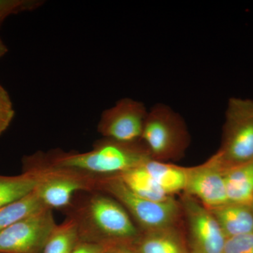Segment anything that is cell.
Wrapping results in <instances>:
<instances>
[{
	"label": "cell",
	"instance_id": "obj_1",
	"mask_svg": "<svg viewBox=\"0 0 253 253\" xmlns=\"http://www.w3.org/2000/svg\"><path fill=\"white\" fill-rule=\"evenodd\" d=\"M41 164L56 169H69L96 176L119 175L144 164L151 156L142 141L123 143L106 139L84 153L54 151L36 154Z\"/></svg>",
	"mask_w": 253,
	"mask_h": 253
},
{
	"label": "cell",
	"instance_id": "obj_2",
	"mask_svg": "<svg viewBox=\"0 0 253 253\" xmlns=\"http://www.w3.org/2000/svg\"><path fill=\"white\" fill-rule=\"evenodd\" d=\"M72 217L77 221L80 241L134 243L141 233L122 205L104 193L93 194Z\"/></svg>",
	"mask_w": 253,
	"mask_h": 253
},
{
	"label": "cell",
	"instance_id": "obj_3",
	"mask_svg": "<svg viewBox=\"0 0 253 253\" xmlns=\"http://www.w3.org/2000/svg\"><path fill=\"white\" fill-rule=\"evenodd\" d=\"M120 203L141 228V231L176 226L182 214L180 202L174 198L154 202L136 194L118 176H98L96 189Z\"/></svg>",
	"mask_w": 253,
	"mask_h": 253
},
{
	"label": "cell",
	"instance_id": "obj_4",
	"mask_svg": "<svg viewBox=\"0 0 253 253\" xmlns=\"http://www.w3.org/2000/svg\"><path fill=\"white\" fill-rule=\"evenodd\" d=\"M185 121L164 104L154 105L148 113L141 141L151 159L166 162L179 159L190 144Z\"/></svg>",
	"mask_w": 253,
	"mask_h": 253
},
{
	"label": "cell",
	"instance_id": "obj_5",
	"mask_svg": "<svg viewBox=\"0 0 253 253\" xmlns=\"http://www.w3.org/2000/svg\"><path fill=\"white\" fill-rule=\"evenodd\" d=\"M216 154L224 169L253 161V99H229L222 141Z\"/></svg>",
	"mask_w": 253,
	"mask_h": 253
},
{
	"label": "cell",
	"instance_id": "obj_6",
	"mask_svg": "<svg viewBox=\"0 0 253 253\" xmlns=\"http://www.w3.org/2000/svg\"><path fill=\"white\" fill-rule=\"evenodd\" d=\"M57 225L49 208L23 218L0 232V253H42Z\"/></svg>",
	"mask_w": 253,
	"mask_h": 253
},
{
	"label": "cell",
	"instance_id": "obj_7",
	"mask_svg": "<svg viewBox=\"0 0 253 253\" xmlns=\"http://www.w3.org/2000/svg\"><path fill=\"white\" fill-rule=\"evenodd\" d=\"M148 113L141 101L123 98L102 113L98 131L106 139L119 142L140 141Z\"/></svg>",
	"mask_w": 253,
	"mask_h": 253
},
{
	"label": "cell",
	"instance_id": "obj_8",
	"mask_svg": "<svg viewBox=\"0 0 253 253\" xmlns=\"http://www.w3.org/2000/svg\"><path fill=\"white\" fill-rule=\"evenodd\" d=\"M180 204L187 221L190 253H224L226 238L211 211L185 194Z\"/></svg>",
	"mask_w": 253,
	"mask_h": 253
},
{
	"label": "cell",
	"instance_id": "obj_9",
	"mask_svg": "<svg viewBox=\"0 0 253 253\" xmlns=\"http://www.w3.org/2000/svg\"><path fill=\"white\" fill-rule=\"evenodd\" d=\"M49 173L38 187L36 191L43 205L49 209H61L68 207L73 195L79 191H95L96 176L69 169L47 167Z\"/></svg>",
	"mask_w": 253,
	"mask_h": 253
},
{
	"label": "cell",
	"instance_id": "obj_10",
	"mask_svg": "<svg viewBox=\"0 0 253 253\" xmlns=\"http://www.w3.org/2000/svg\"><path fill=\"white\" fill-rule=\"evenodd\" d=\"M184 194L199 201L208 209L229 203L226 194L224 168L214 154L206 162L189 168Z\"/></svg>",
	"mask_w": 253,
	"mask_h": 253
},
{
	"label": "cell",
	"instance_id": "obj_11",
	"mask_svg": "<svg viewBox=\"0 0 253 253\" xmlns=\"http://www.w3.org/2000/svg\"><path fill=\"white\" fill-rule=\"evenodd\" d=\"M23 166L24 172L19 175H0V209L31 194L49 173L47 168L27 157Z\"/></svg>",
	"mask_w": 253,
	"mask_h": 253
},
{
	"label": "cell",
	"instance_id": "obj_12",
	"mask_svg": "<svg viewBox=\"0 0 253 253\" xmlns=\"http://www.w3.org/2000/svg\"><path fill=\"white\" fill-rule=\"evenodd\" d=\"M134 244L138 253H190L176 226L141 231Z\"/></svg>",
	"mask_w": 253,
	"mask_h": 253
},
{
	"label": "cell",
	"instance_id": "obj_13",
	"mask_svg": "<svg viewBox=\"0 0 253 253\" xmlns=\"http://www.w3.org/2000/svg\"><path fill=\"white\" fill-rule=\"evenodd\" d=\"M227 238L253 233V212L251 206L227 203L208 209Z\"/></svg>",
	"mask_w": 253,
	"mask_h": 253
},
{
	"label": "cell",
	"instance_id": "obj_14",
	"mask_svg": "<svg viewBox=\"0 0 253 253\" xmlns=\"http://www.w3.org/2000/svg\"><path fill=\"white\" fill-rule=\"evenodd\" d=\"M159 187L169 196L184 192L187 183L189 168L181 167L149 159L142 165Z\"/></svg>",
	"mask_w": 253,
	"mask_h": 253
},
{
	"label": "cell",
	"instance_id": "obj_15",
	"mask_svg": "<svg viewBox=\"0 0 253 253\" xmlns=\"http://www.w3.org/2000/svg\"><path fill=\"white\" fill-rule=\"evenodd\" d=\"M229 203L251 206L253 201V161L224 169Z\"/></svg>",
	"mask_w": 253,
	"mask_h": 253
},
{
	"label": "cell",
	"instance_id": "obj_16",
	"mask_svg": "<svg viewBox=\"0 0 253 253\" xmlns=\"http://www.w3.org/2000/svg\"><path fill=\"white\" fill-rule=\"evenodd\" d=\"M118 176L136 194L154 202H165L172 199L156 184L142 165Z\"/></svg>",
	"mask_w": 253,
	"mask_h": 253
},
{
	"label": "cell",
	"instance_id": "obj_17",
	"mask_svg": "<svg viewBox=\"0 0 253 253\" xmlns=\"http://www.w3.org/2000/svg\"><path fill=\"white\" fill-rule=\"evenodd\" d=\"M46 208L37 193L36 189L22 199L0 209V232L16 221Z\"/></svg>",
	"mask_w": 253,
	"mask_h": 253
},
{
	"label": "cell",
	"instance_id": "obj_18",
	"mask_svg": "<svg viewBox=\"0 0 253 253\" xmlns=\"http://www.w3.org/2000/svg\"><path fill=\"white\" fill-rule=\"evenodd\" d=\"M79 241L77 221L71 217L56 226L42 253H72Z\"/></svg>",
	"mask_w": 253,
	"mask_h": 253
},
{
	"label": "cell",
	"instance_id": "obj_19",
	"mask_svg": "<svg viewBox=\"0 0 253 253\" xmlns=\"http://www.w3.org/2000/svg\"><path fill=\"white\" fill-rule=\"evenodd\" d=\"M15 111L9 93L0 84V136L9 128Z\"/></svg>",
	"mask_w": 253,
	"mask_h": 253
},
{
	"label": "cell",
	"instance_id": "obj_20",
	"mask_svg": "<svg viewBox=\"0 0 253 253\" xmlns=\"http://www.w3.org/2000/svg\"><path fill=\"white\" fill-rule=\"evenodd\" d=\"M39 5L38 1L24 0H0V26L11 14L33 9Z\"/></svg>",
	"mask_w": 253,
	"mask_h": 253
},
{
	"label": "cell",
	"instance_id": "obj_21",
	"mask_svg": "<svg viewBox=\"0 0 253 253\" xmlns=\"http://www.w3.org/2000/svg\"><path fill=\"white\" fill-rule=\"evenodd\" d=\"M224 253H253V233L227 238Z\"/></svg>",
	"mask_w": 253,
	"mask_h": 253
},
{
	"label": "cell",
	"instance_id": "obj_22",
	"mask_svg": "<svg viewBox=\"0 0 253 253\" xmlns=\"http://www.w3.org/2000/svg\"><path fill=\"white\" fill-rule=\"evenodd\" d=\"M106 244L80 241L72 253H104Z\"/></svg>",
	"mask_w": 253,
	"mask_h": 253
},
{
	"label": "cell",
	"instance_id": "obj_23",
	"mask_svg": "<svg viewBox=\"0 0 253 253\" xmlns=\"http://www.w3.org/2000/svg\"><path fill=\"white\" fill-rule=\"evenodd\" d=\"M104 253H138L134 243L106 244Z\"/></svg>",
	"mask_w": 253,
	"mask_h": 253
},
{
	"label": "cell",
	"instance_id": "obj_24",
	"mask_svg": "<svg viewBox=\"0 0 253 253\" xmlns=\"http://www.w3.org/2000/svg\"><path fill=\"white\" fill-rule=\"evenodd\" d=\"M7 46L5 45L4 42L1 41V38H0V59L3 57V56L7 53Z\"/></svg>",
	"mask_w": 253,
	"mask_h": 253
},
{
	"label": "cell",
	"instance_id": "obj_25",
	"mask_svg": "<svg viewBox=\"0 0 253 253\" xmlns=\"http://www.w3.org/2000/svg\"><path fill=\"white\" fill-rule=\"evenodd\" d=\"M251 208H252V211H253V203H252V204H251Z\"/></svg>",
	"mask_w": 253,
	"mask_h": 253
}]
</instances>
